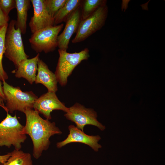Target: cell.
I'll return each instance as SVG.
<instances>
[{
  "label": "cell",
  "instance_id": "ba28073f",
  "mask_svg": "<svg viewBox=\"0 0 165 165\" xmlns=\"http://www.w3.org/2000/svg\"><path fill=\"white\" fill-rule=\"evenodd\" d=\"M64 116L67 119L74 122L76 127L82 131L86 125L95 126L101 131L105 129V127L97 120L96 112L78 103L68 108V112Z\"/></svg>",
  "mask_w": 165,
  "mask_h": 165
},
{
  "label": "cell",
  "instance_id": "44dd1931",
  "mask_svg": "<svg viewBox=\"0 0 165 165\" xmlns=\"http://www.w3.org/2000/svg\"><path fill=\"white\" fill-rule=\"evenodd\" d=\"M15 0H0V8L6 16L11 10L16 8Z\"/></svg>",
  "mask_w": 165,
  "mask_h": 165
},
{
  "label": "cell",
  "instance_id": "4fadbf2b",
  "mask_svg": "<svg viewBox=\"0 0 165 165\" xmlns=\"http://www.w3.org/2000/svg\"><path fill=\"white\" fill-rule=\"evenodd\" d=\"M37 65L38 72L35 83L42 84L47 88L48 91L56 93L58 89V82L55 73L51 71L47 64L40 58Z\"/></svg>",
  "mask_w": 165,
  "mask_h": 165
},
{
  "label": "cell",
  "instance_id": "7c38bea8",
  "mask_svg": "<svg viewBox=\"0 0 165 165\" xmlns=\"http://www.w3.org/2000/svg\"><path fill=\"white\" fill-rule=\"evenodd\" d=\"M81 20V6L75 10L66 20L65 28L57 38L59 49L67 50L70 39L77 30Z\"/></svg>",
  "mask_w": 165,
  "mask_h": 165
},
{
  "label": "cell",
  "instance_id": "9c48e42d",
  "mask_svg": "<svg viewBox=\"0 0 165 165\" xmlns=\"http://www.w3.org/2000/svg\"><path fill=\"white\" fill-rule=\"evenodd\" d=\"M34 14L29 23L31 32L46 27L53 26L54 19L49 14L46 6V0H31Z\"/></svg>",
  "mask_w": 165,
  "mask_h": 165
},
{
  "label": "cell",
  "instance_id": "3957f363",
  "mask_svg": "<svg viewBox=\"0 0 165 165\" xmlns=\"http://www.w3.org/2000/svg\"><path fill=\"white\" fill-rule=\"evenodd\" d=\"M3 92L6 107L8 112L12 113L15 111L24 112L28 109H33L37 97L32 91H23L19 87H14L3 82Z\"/></svg>",
  "mask_w": 165,
  "mask_h": 165
},
{
  "label": "cell",
  "instance_id": "5b68a950",
  "mask_svg": "<svg viewBox=\"0 0 165 165\" xmlns=\"http://www.w3.org/2000/svg\"><path fill=\"white\" fill-rule=\"evenodd\" d=\"M15 22L16 20H12L8 24L5 38L4 55L16 68L21 61L28 59L29 56L24 51L21 33L19 29L15 28Z\"/></svg>",
  "mask_w": 165,
  "mask_h": 165
},
{
  "label": "cell",
  "instance_id": "30bf717a",
  "mask_svg": "<svg viewBox=\"0 0 165 165\" xmlns=\"http://www.w3.org/2000/svg\"><path fill=\"white\" fill-rule=\"evenodd\" d=\"M33 108L49 120L51 119V113L53 111L61 110L66 113L68 110V108L60 101L56 93L49 91L38 98Z\"/></svg>",
  "mask_w": 165,
  "mask_h": 165
},
{
  "label": "cell",
  "instance_id": "2e32d148",
  "mask_svg": "<svg viewBox=\"0 0 165 165\" xmlns=\"http://www.w3.org/2000/svg\"><path fill=\"white\" fill-rule=\"evenodd\" d=\"M82 1L81 0H67L64 6L54 16V25L65 22L71 15L81 6Z\"/></svg>",
  "mask_w": 165,
  "mask_h": 165
},
{
  "label": "cell",
  "instance_id": "ac0fdd59",
  "mask_svg": "<svg viewBox=\"0 0 165 165\" xmlns=\"http://www.w3.org/2000/svg\"><path fill=\"white\" fill-rule=\"evenodd\" d=\"M105 1L102 0L83 1L81 6V20L91 15Z\"/></svg>",
  "mask_w": 165,
  "mask_h": 165
},
{
  "label": "cell",
  "instance_id": "9a60e30c",
  "mask_svg": "<svg viewBox=\"0 0 165 165\" xmlns=\"http://www.w3.org/2000/svg\"><path fill=\"white\" fill-rule=\"evenodd\" d=\"M16 8L17 12V19L16 21L15 27L19 28L21 34L26 32L28 12L31 7L30 0H15Z\"/></svg>",
  "mask_w": 165,
  "mask_h": 165
},
{
  "label": "cell",
  "instance_id": "cb8c5ba5",
  "mask_svg": "<svg viewBox=\"0 0 165 165\" xmlns=\"http://www.w3.org/2000/svg\"><path fill=\"white\" fill-rule=\"evenodd\" d=\"M4 100L0 96V106L2 107L7 113H8V110L5 105L4 101Z\"/></svg>",
  "mask_w": 165,
  "mask_h": 165
},
{
  "label": "cell",
  "instance_id": "7a4b0ae2",
  "mask_svg": "<svg viewBox=\"0 0 165 165\" xmlns=\"http://www.w3.org/2000/svg\"><path fill=\"white\" fill-rule=\"evenodd\" d=\"M24 128L16 115L12 116L7 113L0 122V147L13 146L14 149L20 150L27 138Z\"/></svg>",
  "mask_w": 165,
  "mask_h": 165
},
{
  "label": "cell",
  "instance_id": "52a82bcc",
  "mask_svg": "<svg viewBox=\"0 0 165 165\" xmlns=\"http://www.w3.org/2000/svg\"><path fill=\"white\" fill-rule=\"evenodd\" d=\"M105 1L93 13L80 21L72 43L81 42L100 30L104 25L108 8Z\"/></svg>",
  "mask_w": 165,
  "mask_h": 165
},
{
  "label": "cell",
  "instance_id": "6da1fadb",
  "mask_svg": "<svg viewBox=\"0 0 165 165\" xmlns=\"http://www.w3.org/2000/svg\"><path fill=\"white\" fill-rule=\"evenodd\" d=\"M26 122L24 126L25 134L30 137L33 144V155L38 159L43 152L49 148L50 144V138L62 132L56 126L55 123L47 119H44L39 113L33 109L24 111Z\"/></svg>",
  "mask_w": 165,
  "mask_h": 165
},
{
  "label": "cell",
  "instance_id": "603a6c76",
  "mask_svg": "<svg viewBox=\"0 0 165 165\" xmlns=\"http://www.w3.org/2000/svg\"><path fill=\"white\" fill-rule=\"evenodd\" d=\"M10 155V152L4 155H0V165H3Z\"/></svg>",
  "mask_w": 165,
  "mask_h": 165
},
{
  "label": "cell",
  "instance_id": "8992f818",
  "mask_svg": "<svg viewBox=\"0 0 165 165\" xmlns=\"http://www.w3.org/2000/svg\"><path fill=\"white\" fill-rule=\"evenodd\" d=\"M64 24L46 27L31 35L29 42L32 48L39 53L52 52L57 47V38Z\"/></svg>",
  "mask_w": 165,
  "mask_h": 165
},
{
  "label": "cell",
  "instance_id": "5bb4252c",
  "mask_svg": "<svg viewBox=\"0 0 165 165\" xmlns=\"http://www.w3.org/2000/svg\"><path fill=\"white\" fill-rule=\"evenodd\" d=\"M39 55V53H38L36 56L32 58L21 61L14 72L15 76L18 78H24L32 84L36 79Z\"/></svg>",
  "mask_w": 165,
  "mask_h": 165
},
{
  "label": "cell",
  "instance_id": "e0dca14e",
  "mask_svg": "<svg viewBox=\"0 0 165 165\" xmlns=\"http://www.w3.org/2000/svg\"><path fill=\"white\" fill-rule=\"evenodd\" d=\"M3 165H33L31 155L22 150L14 149Z\"/></svg>",
  "mask_w": 165,
  "mask_h": 165
},
{
  "label": "cell",
  "instance_id": "8fae6325",
  "mask_svg": "<svg viewBox=\"0 0 165 165\" xmlns=\"http://www.w3.org/2000/svg\"><path fill=\"white\" fill-rule=\"evenodd\" d=\"M69 133L67 137L64 140L58 142L57 147L60 148L72 142H79L88 145L95 152H98L102 147L98 142L101 139L98 135H89L73 125L69 126Z\"/></svg>",
  "mask_w": 165,
  "mask_h": 165
},
{
  "label": "cell",
  "instance_id": "7402d4cb",
  "mask_svg": "<svg viewBox=\"0 0 165 165\" xmlns=\"http://www.w3.org/2000/svg\"><path fill=\"white\" fill-rule=\"evenodd\" d=\"M9 20V16H6L0 8V27L8 24Z\"/></svg>",
  "mask_w": 165,
  "mask_h": 165
},
{
  "label": "cell",
  "instance_id": "d4e9b609",
  "mask_svg": "<svg viewBox=\"0 0 165 165\" xmlns=\"http://www.w3.org/2000/svg\"><path fill=\"white\" fill-rule=\"evenodd\" d=\"M0 96L1 97L4 99L5 100V96L3 92V89L2 86V83L0 81Z\"/></svg>",
  "mask_w": 165,
  "mask_h": 165
},
{
  "label": "cell",
  "instance_id": "d6986e66",
  "mask_svg": "<svg viewBox=\"0 0 165 165\" xmlns=\"http://www.w3.org/2000/svg\"><path fill=\"white\" fill-rule=\"evenodd\" d=\"M8 24L0 27V81H6L8 77L4 71L2 64L3 55L5 51V38Z\"/></svg>",
  "mask_w": 165,
  "mask_h": 165
},
{
  "label": "cell",
  "instance_id": "277c9868",
  "mask_svg": "<svg viewBox=\"0 0 165 165\" xmlns=\"http://www.w3.org/2000/svg\"><path fill=\"white\" fill-rule=\"evenodd\" d=\"M58 52L59 58L54 73L57 82L62 86H64L75 67L82 61L89 58V50L86 48L79 52L72 53L60 49Z\"/></svg>",
  "mask_w": 165,
  "mask_h": 165
},
{
  "label": "cell",
  "instance_id": "ffe728a7",
  "mask_svg": "<svg viewBox=\"0 0 165 165\" xmlns=\"http://www.w3.org/2000/svg\"><path fill=\"white\" fill-rule=\"evenodd\" d=\"M67 0H46L47 9L50 15L54 18L56 13L62 8Z\"/></svg>",
  "mask_w": 165,
  "mask_h": 165
}]
</instances>
